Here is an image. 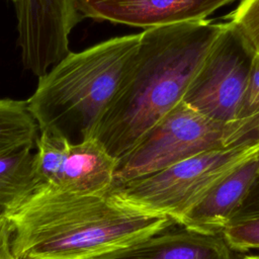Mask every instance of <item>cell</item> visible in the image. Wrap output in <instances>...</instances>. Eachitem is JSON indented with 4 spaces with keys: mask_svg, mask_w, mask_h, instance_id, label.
I'll list each match as a JSON object with an SVG mask.
<instances>
[{
    "mask_svg": "<svg viewBox=\"0 0 259 259\" xmlns=\"http://www.w3.org/2000/svg\"><path fill=\"white\" fill-rule=\"evenodd\" d=\"M0 259H14L12 252V228L5 211L0 209Z\"/></svg>",
    "mask_w": 259,
    "mask_h": 259,
    "instance_id": "cell-19",
    "label": "cell"
},
{
    "mask_svg": "<svg viewBox=\"0 0 259 259\" xmlns=\"http://www.w3.org/2000/svg\"><path fill=\"white\" fill-rule=\"evenodd\" d=\"M140 33L112 37L70 52L38 78L26 100L39 127L71 144L93 139L128 72Z\"/></svg>",
    "mask_w": 259,
    "mask_h": 259,
    "instance_id": "cell-3",
    "label": "cell"
},
{
    "mask_svg": "<svg viewBox=\"0 0 259 259\" xmlns=\"http://www.w3.org/2000/svg\"><path fill=\"white\" fill-rule=\"evenodd\" d=\"M243 259H259V255H249L245 256Z\"/></svg>",
    "mask_w": 259,
    "mask_h": 259,
    "instance_id": "cell-20",
    "label": "cell"
},
{
    "mask_svg": "<svg viewBox=\"0 0 259 259\" xmlns=\"http://www.w3.org/2000/svg\"><path fill=\"white\" fill-rule=\"evenodd\" d=\"M118 161L95 139L70 144L53 187L74 194L107 193L113 184Z\"/></svg>",
    "mask_w": 259,
    "mask_h": 259,
    "instance_id": "cell-11",
    "label": "cell"
},
{
    "mask_svg": "<svg viewBox=\"0 0 259 259\" xmlns=\"http://www.w3.org/2000/svg\"><path fill=\"white\" fill-rule=\"evenodd\" d=\"M259 112V53H256L251 66L247 85L236 118H243Z\"/></svg>",
    "mask_w": 259,
    "mask_h": 259,
    "instance_id": "cell-17",
    "label": "cell"
},
{
    "mask_svg": "<svg viewBox=\"0 0 259 259\" xmlns=\"http://www.w3.org/2000/svg\"><path fill=\"white\" fill-rule=\"evenodd\" d=\"M255 55L236 25L226 22L182 101L208 119L223 123L236 119Z\"/></svg>",
    "mask_w": 259,
    "mask_h": 259,
    "instance_id": "cell-6",
    "label": "cell"
},
{
    "mask_svg": "<svg viewBox=\"0 0 259 259\" xmlns=\"http://www.w3.org/2000/svg\"><path fill=\"white\" fill-rule=\"evenodd\" d=\"M228 17L259 53V0H242Z\"/></svg>",
    "mask_w": 259,
    "mask_h": 259,
    "instance_id": "cell-16",
    "label": "cell"
},
{
    "mask_svg": "<svg viewBox=\"0 0 259 259\" xmlns=\"http://www.w3.org/2000/svg\"><path fill=\"white\" fill-rule=\"evenodd\" d=\"M259 171V153L212 186L179 221L185 229L222 235L232 223Z\"/></svg>",
    "mask_w": 259,
    "mask_h": 259,
    "instance_id": "cell-10",
    "label": "cell"
},
{
    "mask_svg": "<svg viewBox=\"0 0 259 259\" xmlns=\"http://www.w3.org/2000/svg\"><path fill=\"white\" fill-rule=\"evenodd\" d=\"M39 127L24 100L0 98V155L18 147L35 145Z\"/></svg>",
    "mask_w": 259,
    "mask_h": 259,
    "instance_id": "cell-13",
    "label": "cell"
},
{
    "mask_svg": "<svg viewBox=\"0 0 259 259\" xmlns=\"http://www.w3.org/2000/svg\"><path fill=\"white\" fill-rule=\"evenodd\" d=\"M175 225L90 259H235L223 235L200 234Z\"/></svg>",
    "mask_w": 259,
    "mask_h": 259,
    "instance_id": "cell-9",
    "label": "cell"
},
{
    "mask_svg": "<svg viewBox=\"0 0 259 259\" xmlns=\"http://www.w3.org/2000/svg\"><path fill=\"white\" fill-rule=\"evenodd\" d=\"M70 142L49 131L39 132L33 156V172L36 188L54 186L60 174Z\"/></svg>",
    "mask_w": 259,
    "mask_h": 259,
    "instance_id": "cell-14",
    "label": "cell"
},
{
    "mask_svg": "<svg viewBox=\"0 0 259 259\" xmlns=\"http://www.w3.org/2000/svg\"><path fill=\"white\" fill-rule=\"evenodd\" d=\"M24 68L38 78L70 53L69 36L80 21L71 0H10Z\"/></svg>",
    "mask_w": 259,
    "mask_h": 259,
    "instance_id": "cell-7",
    "label": "cell"
},
{
    "mask_svg": "<svg viewBox=\"0 0 259 259\" xmlns=\"http://www.w3.org/2000/svg\"><path fill=\"white\" fill-rule=\"evenodd\" d=\"M222 235L233 251H259V217L233 223Z\"/></svg>",
    "mask_w": 259,
    "mask_h": 259,
    "instance_id": "cell-15",
    "label": "cell"
},
{
    "mask_svg": "<svg viewBox=\"0 0 259 259\" xmlns=\"http://www.w3.org/2000/svg\"><path fill=\"white\" fill-rule=\"evenodd\" d=\"M257 217H259V171L231 224Z\"/></svg>",
    "mask_w": 259,
    "mask_h": 259,
    "instance_id": "cell-18",
    "label": "cell"
},
{
    "mask_svg": "<svg viewBox=\"0 0 259 259\" xmlns=\"http://www.w3.org/2000/svg\"><path fill=\"white\" fill-rule=\"evenodd\" d=\"M235 0H71L79 16L145 29L205 20Z\"/></svg>",
    "mask_w": 259,
    "mask_h": 259,
    "instance_id": "cell-8",
    "label": "cell"
},
{
    "mask_svg": "<svg viewBox=\"0 0 259 259\" xmlns=\"http://www.w3.org/2000/svg\"><path fill=\"white\" fill-rule=\"evenodd\" d=\"M14 259H90L176 224L124 206L108 193L81 195L41 186L4 210Z\"/></svg>",
    "mask_w": 259,
    "mask_h": 259,
    "instance_id": "cell-1",
    "label": "cell"
},
{
    "mask_svg": "<svg viewBox=\"0 0 259 259\" xmlns=\"http://www.w3.org/2000/svg\"><path fill=\"white\" fill-rule=\"evenodd\" d=\"M225 23L208 20L145 29L132 66L94 138L117 161L184 94Z\"/></svg>",
    "mask_w": 259,
    "mask_h": 259,
    "instance_id": "cell-2",
    "label": "cell"
},
{
    "mask_svg": "<svg viewBox=\"0 0 259 259\" xmlns=\"http://www.w3.org/2000/svg\"><path fill=\"white\" fill-rule=\"evenodd\" d=\"M258 153L259 146L201 153L154 173L113 182L107 193L124 206L178 224L212 186Z\"/></svg>",
    "mask_w": 259,
    "mask_h": 259,
    "instance_id": "cell-4",
    "label": "cell"
},
{
    "mask_svg": "<svg viewBox=\"0 0 259 259\" xmlns=\"http://www.w3.org/2000/svg\"><path fill=\"white\" fill-rule=\"evenodd\" d=\"M34 147L28 144L0 155V209L6 210L36 189Z\"/></svg>",
    "mask_w": 259,
    "mask_h": 259,
    "instance_id": "cell-12",
    "label": "cell"
},
{
    "mask_svg": "<svg viewBox=\"0 0 259 259\" xmlns=\"http://www.w3.org/2000/svg\"><path fill=\"white\" fill-rule=\"evenodd\" d=\"M227 123L204 117L183 101L118 160L114 181L145 176L195 155L226 149Z\"/></svg>",
    "mask_w": 259,
    "mask_h": 259,
    "instance_id": "cell-5",
    "label": "cell"
}]
</instances>
